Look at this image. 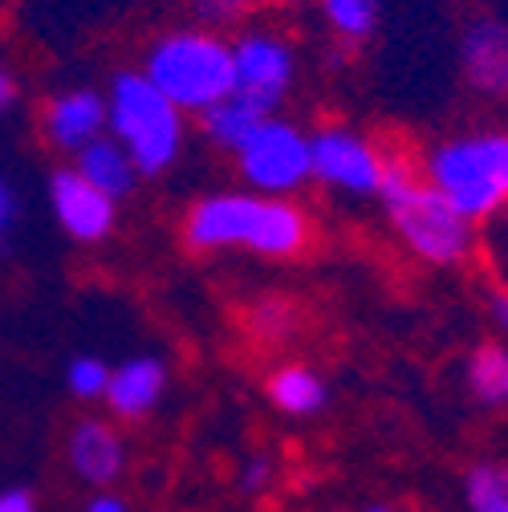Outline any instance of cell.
Wrapping results in <instances>:
<instances>
[{"label": "cell", "mask_w": 508, "mask_h": 512, "mask_svg": "<svg viewBox=\"0 0 508 512\" xmlns=\"http://www.w3.org/2000/svg\"><path fill=\"white\" fill-rule=\"evenodd\" d=\"M378 196H383V204L391 212L395 232L403 236V244L419 256V261L460 265L472 256V244H476L472 220H464L435 187H427L415 159H407L399 151H387Z\"/></svg>", "instance_id": "1"}, {"label": "cell", "mask_w": 508, "mask_h": 512, "mask_svg": "<svg viewBox=\"0 0 508 512\" xmlns=\"http://www.w3.org/2000/svg\"><path fill=\"white\" fill-rule=\"evenodd\" d=\"M419 175L464 220H492L508 208V135L468 131L443 139L423 155Z\"/></svg>", "instance_id": "2"}, {"label": "cell", "mask_w": 508, "mask_h": 512, "mask_svg": "<svg viewBox=\"0 0 508 512\" xmlns=\"http://www.w3.org/2000/svg\"><path fill=\"white\" fill-rule=\"evenodd\" d=\"M143 74L155 90H163L183 114H204L236 90L232 78V41L224 33L187 25L155 37L147 49Z\"/></svg>", "instance_id": "3"}, {"label": "cell", "mask_w": 508, "mask_h": 512, "mask_svg": "<svg viewBox=\"0 0 508 512\" xmlns=\"http://www.w3.org/2000/svg\"><path fill=\"white\" fill-rule=\"evenodd\" d=\"M187 240L196 248L248 244L265 256H293L309 240L301 208L277 196H208L187 216Z\"/></svg>", "instance_id": "4"}, {"label": "cell", "mask_w": 508, "mask_h": 512, "mask_svg": "<svg viewBox=\"0 0 508 512\" xmlns=\"http://www.w3.org/2000/svg\"><path fill=\"white\" fill-rule=\"evenodd\" d=\"M106 131L131 155L139 175H159L183 147V110L147 82V74H118L106 94Z\"/></svg>", "instance_id": "5"}, {"label": "cell", "mask_w": 508, "mask_h": 512, "mask_svg": "<svg viewBox=\"0 0 508 512\" xmlns=\"http://www.w3.org/2000/svg\"><path fill=\"white\" fill-rule=\"evenodd\" d=\"M240 171L252 187H261V196H285V191L301 187L313 179V155H309V135L301 126L285 118H265L248 143L236 151Z\"/></svg>", "instance_id": "6"}, {"label": "cell", "mask_w": 508, "mask_h": 512, "mask_svg": "<svg viewBox=\"0 0 508 512\" xmlns=\"http://www.w3.org/2000/svg\"><path fill=\"white\" fill-rule=\"evenodd\" d=\"M232 78H236L232 94L273 114L297 78V53L273 29H244L232 41Z\"/></svg>", "instance_id": "7"}, {"label": "cell", "mask_w": 508, "mask_h": 512, "mask_svg": "<svg viewBox=\"0 0 508 512\" xmlns=\"http://www.w3.org/2000/svg\"><path fill=\"white\" fill-rule=\"evenodd\" d=\"M309 155H313V179H322L338 191L378 196V187H383L387 151L350 131V126H326V131L309 135Z\"/></svg>", "instance_id": "8"}, {"label": "cell", "mask_w": 508, "mask_h": 512, "mask_svg": "<svg viewBox=\"0 0 508 512\" xmlns=\"http://www.w3.org/2000/svg\"><path fill=\"white\" fill-rule=\"evenodd\" d=\"M460 74L472 94L508 102V21L476 17L460 37Z\"/></svg>", "instance_id": "9"}, {"label": "cell", "mask_w": 508, "mask_h": 512, "mask_svg": "<svg viewBox=\"0 0 508 512\" xmlns=\"http://www.w3.org/2000/svg\"><path fill=\"white\" fill-rule=\"evenodd\" d=\"M49 200L53 212L74 240H102L114 224V200L106 191H98L78 167L74 171H57L49 179Z\"/></svg>", "instance_id": "10"}, {"label": "cell", "mask_w": 508, "mask_h": 512, "mask_svg": "<svg viewBox=\"0 0 508 512\" xmlns=\"http://www.w3.org/2000/svg\"><path fill=\"white\" fill-rule=\"evenodd\" d=\"M45 135L61 151H82L106 135V94L98 90H61L45 106Z\"/></svg>", "instance_id": "11"}, {"label": "cell", "mask_w": 508, "mask_h": 512, "mask_svg": "<svg viewBox=\"0 0 508 512\" xmlns=\"http://www.w3.org/2000/svg\"><path fill=\"white\" fill-rule=\"evenodd\" d=\"M78 171L98 187L106 191L110 200H122L135 191V179H139V167L131 163V155H126L110 135L94 139L90 147L78 151Z\"/></svg>", "instance_id": "12"}, {"label": "cell", "mask_w": 508, "mask_h": 512, "mask_svg": "<svg viewBox=\"0 0 508 512\" xmlns=\"http://www.w3.org/2000/svg\"><path fill=\"white\" fill-rule=\"evenodd\" d=\"M159 391H163V366L155 358L126 362L106 382V399H110V407L118 415H143V411H151Z\"/></svg>", "instance_id": "13"}, {"label": "cell", "mask_w": 508, "mask_h": 512, "mask_svg": "<svg viewBox=\"0 0 508 512\" xmlns=\"http://www.w3.org/2000/svg\"><path fill=\"white\" fill-rule=\"evenodd\" d=\"M70 464L78 476H86L94 484L114 480L122 468V443L106 423H82L70 439Z\"/></svg>", "instance_id": "14"}, {"label": "cell", "mask_w": 508, "mask_h": 512, "mask_svg": "<svg viewBox=\"0 0 508 512\" xmlns=\"http://www.w3.org/2000/svg\"><path fill=\"white\" fill-rule=\"evenodd\" d=\"M269 114L261 110V106H252L248 98H240V94H228L224 102H216L212 110H204V135L220 147V151H240L244 143H248V135L257 131V126L265 122Z\"/></svg>", "instance_id": "15"}, {"label": "cell", "mask_w": 508, "mask_h": 512, "mask_svg": "<svg viewBox=\"0 0 508 512\" xmlns=\"http://www.w3.org/2000/svg\"><path fill=\"white\" fill-rule=\"evenodd\" d=\"M322 21L330 25V33L346 45H362L366 37H374L378 17H383V0H317Z\"/></svg>", "instance_id": "16"}, {"label": "cell", "mask_w": 508, "mask_h": 512, "mask_svg": "<svg viewBox=\"0 0 508 512\" xmlns=\"http://www.w3.org/2000/svg\"><path fill=\"white\" fill-rule=\"evenodd\" d=\"M468 387L484 407H508V346H480L468 362Z\"/></svg>", "instance_id": "17"}, {"label": "cell", "mask_w": 508, "mask_h": 512, "mask_svg": "<svg viewBox=\"0 0 508 512\" xmlns=\"http://www.w3.org/2000/svg\"><path fill=\"white\" fill-rule=\"evenodd\" d=\"M269 395H273V403H277L285 415H313L317 407L326 403V382L317 378L313 370L285 366V370L273 374Z\"/></svg>", "instance_id": "18"}, {"label": "cell", "mask_w": 508, "mask_h": 512, "mask_svg": "<svg viewBox=\"0 0 508 512\" xmlns=\"http://www.w3.org/2000/svg\"><path fill=\"white\" fill-rule=\"evenodd\" d=\"M468 508L472 512H508V472L504 464H476L468 472Z\"/></svg>", "instance_id": "19"}, {"label": "cell", "mask_w": 508, "mask_h": 512, "mask_svg": "<svg viewBox=\"0 0 508 512\" xmlns=\"http://www.w3.org/2000/svg\"><path fill=\"white\" fill-rule=\"evenodd\" d=\"M187 13L200 29H212V33H224V29H236L248 21V13L257 9V0H183Z\"/></svg>", "instance_id": "20"}, {"label": "cell", "mask_w": 508, "mask_h": 512, "mask_svg": "<svg viewBox=\"0 0 508 512\" xmlns=\"http://www.w3.org/2000/svg\"><path fill=\"white\" fill-rule=\"evenodd\" d=\"M484 261H488L492 277L504 285L500 293H508V208H500L492 220H484Z\"/></svg>", "instance_id": "21"}, {"label": "cell", "mask_w": 508, "mask_h": 512, "mask_svg": "<svg viewBox=\"0 0 508 512\" xmlns=\"http://www.w3.org/2000/svg\"><path fill=\"white\" fill-rule=\"evenodd\" d=\"M106 382H110V370H106L98 358H78V362L70 366V387H74V395H82V399L106 395Z\"/></svg>", "instance_id": "22"}, {"label": "cell", "mask_w": 508, "mask_h": 512, "mask_svg": "<svg viewBox=\"0 0 508 512\" xmlns=\"http://www.w3.org/2000/svg\"><path fill=\"white\" fill-rule=\"evenodd\" d=\"M257 326H261L265 334H285V330L293 326V317H289L285 305H261V309H257Z\"/></svg>", "instance_id": "23"}, {"label": "cell", "mask_w": 508, "mask_h": 512, "mask_svg": "<svg viewBox=\"0 0 508 512\" xmlns=\"http://www.w3.org/2000/svg\"><path fill=\"white\" fill-rule=\"evenodd\" d=\"M13 216H17V200H13V187L0 179V236L13 228Z\"/></svg>", "instance_id": "24"}, {"label": "cell", "mask_w": 508, "mask_h": 512, "mask_svg": "<svg viewBox=\"0 0 508 512\" xmlns=\"http://www.w3.org/2000/svg\"><path fill=\"white\" fill-rule=\"evenodd\" d=\"M0 512H33V496L29 492H5L0 496Z\"/></svg>", "instance_id": "25"}, {"label": "cell", "mask_w": 508, "mask_h": 512, "mask_svg": "<svg viewBox=\"0 0 508 512\" xmlns=\"http://www.w3.org/2000/svg\"><path fill=\"white\" fill-rule=\"evenodd\" d=\"M13 102H17V78L0 66V110H9Z\"/></svg>", "instance_id": "26"}, {"label": "cell", "mask_w": 508, "mask_h": 512, "mask_svg": "<svg viewBox=\"0 0 508 512\" xmlns=\"http://www.w3.org/2000/svg\"><path fill=\"white\" fill-rule=\"evenodd\" d=\"M265 480H269V460H252L248 472H244V488H257Z\"/></svg>", "instance_id": "27"}, {"label": "cell", "mask_w": 508, "mask_h": 512, "mask_svg": "<svg viewBox=\"0 0 508 512\" xmlns=\"http://www.w3.org/2000/svg\"><path fill=\"white\" fill-rule=\"evenodd\" d=\"M492 317H496V326L508 334V293H496L492 297Z\"/></svg>", "instance_id": "28"}, {"label": "cell", "mask_w": 508, "mask_h": 512, "mask_svg": "<svg viewBox=\"0 0 508 512\" xmlns=\"http://www.w3.org/2000/svg\"><path fill=\"white\" fill-rule=\"evenodd\" d=\"M90 512H126V508H122V500H114V496H98V500L90 504Z\"/></svg>", "instance_id": "29"}, {"label": "cell", "mask_w": 508, "mask_h": 512, "mask_svg": "<svg viewBox=\"0 0 508 512\" xmlns=\"http://www.w3.org/2000/svg\"><path fill=\"white\" fill-rule=\"evenodd\" d=\"M257 5H269V9H293V5H305V0H257Z\"/></svg>", "instance_id": "30"}, {"label": "cell", "mask_w": 508, "mask_h": 512, "mask_svg": "<svg viewBox=\"0 0 508 512\" xmlns=\"http://www.w3.org/2000/svg\"><path fill=\"white\" fill-rule=\"evenodd\" d=\"M366 512H391V508H383V504H374V508H366Z\"/></svg>", "instance_id": "31"}, {"label": "cell", "mask_w": 508, "mask_h": 512, "mask_svg": "<svg viewBox=\"0 0 508 512\" xmlns=\"http://www.w3.org/2000/svg\"><path fill=\"white\" fill-rule=\"evenodd\" d=\"M504 472H508V464H504Z\"/></svg>", "instance_id": "32"}]
</instances>
